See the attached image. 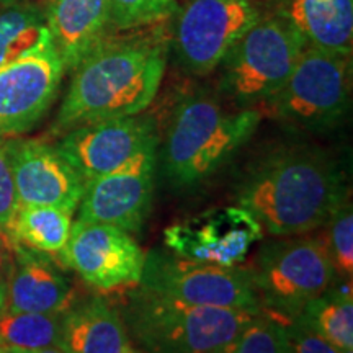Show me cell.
<instances>
[{"mask_svg":"<svg viewBox=\"0 0 353 353\" xmlns=\"http://www.w3.org/2000/svg\"><path fill=\"white\" fill-rule=\"evenodd\" d=\"M234 198L270 236L290 237L325 226L348 198V188L332 154L293 144L280 145L247 167Z\"/></svg>","mask_w":353,"mask_h":353,"instance_id":"obj_1","label":"cell"},{"mask_svg":"<svg viewBox=\"0 0 353 353\" xmlns=\"http://www.w3.org/2000/svg\"><path fill=\"white\" fill-rule=\"evenodd\" d=\"M51 132L143 113L165 72V50L151 37L105 39L76 69Z\"/></svg>","mask_w":353,"mask_h":353,"instance_id":"obj_2","label":"cell"},{"mask_svg":"<svg viewBox=\"0 0 353 353\" xmlns=\"http://www.w3.org/2000/svg\"><path fill=\"white\" fill-rule=\"evenodd\" d=\"M260 108L226 110L216 97L198 92L176 105L162 143V175L172 187L190 188L216 174L257 131Z\"/></svg>","mask_w":353,"mask_h":353,"instance_id":"obj_3","label":"cell"},{"mask_svg":"<svg viewBox=\"0 0 353 353\" xmlns=\"http://www.w3.org/2000/svg\"><path fill=\"white\" fill-rule=\"evenodd\" d=\"M120 316L144 353H218L254 319L239 309L196 306L130 286Z\"/></svg>","mask_w":353,"mask_h":353,"instance_id":"obj_4","label":"cell"},{"mask_svg":"<svg viewBox=\"0 0 353 353\" xmlns=\"http://www.w3.org/2000/svg\"><path fill=\"white\" fill-rule=\"evenodd\" d=\"M350 56L306 46L285 85L260 112L299 131L332 130L350 108Z\"/></svg>","mask_w":353,"mask_h":353,"instance_id":"obj_5","label":"cell"},{"mask_svg":"<svg viewBox=\"0 0 353 353\" xmlns=\"http://www.w3.org/2000/svg\"><path fill=\"white\" fill-rule=\"evenodd\" d=\"M307 44L278 17L259 19L223 63L221 90L241 108H255L285 85Z\"/></svg>","mask_w":353,"mask_h":353,"instance_id":"obj_6","label":"cell"},{"mask_svg":"<svg viewBox=\"0 0 353 353\" xmlns=\"http://www.w3.org/2000/svg\"><path fill=\"white\" fill-rule=\"evenodd\" d=\"M262 311L296 316L306 304L335 283L324 239H276L260 247L247 268Z\"/></svg>","mask_w":353,"mask_h":353,"instance_id":"obj_7","label":"cell"},{"mask_svg":"<svg viewBox=\"0 0 353 353\" xmlns=\"http://www.w3.org/2000/svg\"><path fill=\"white\" fill-rule=\"evenodd\" d=\"M139 285L164 296L196 306H211L260 314L257 294L247 268L221 267L188 260L164 250L144 257Z\"/></svg>","mask_w":353,"mask_h":353,"instance_id":"obj_8","label":"cell"},{"mask_svg":"<svg viewBox=\"0 0 353 353\" xmlns=\"http://www.w3.org/2000/svg\"><path fill=\"white\" fill-rule=\"evenodd\" d=\"M259 19L250 0H187L172 38L176 63L193 76H208Z\"/></svg>","mask_w":353,"mask_h":353,"instance_id":"obj_9","label":"cell"},{"mask_svg":"<svg viewBox=\"0 0 353 353\" xmlns=\"http://www.w3.org/2000/svg\"><path fill=\"white\" fill-rule=\"evenodd\" d=\"M57 148L87 183L157 149L159 134L156 121L139 113L74 128Z\"/></svg>","mask_w":353,"mask_h":353,"instance_id":"obj_10","label":"cell"},{"mask_svg":"<svg viewBox=\"0 0 353 353\" xmlns=\"http://www.w3.org/2000/svg\"><path fill=\"white\" fill-rule=\"evenodd\" d=\"M59 255L85 283L99 290L139 285L145 257L130 232L81 219L72 223Z\"/></svg>","mask_w":353,"mask_h":353,"instance_id":"obj_11","label":"cell"},{"mask_svg":"<svg viewBox=\"0 0 353 353\" xmlns=\"http://www.w3.org/2000/svg\"><path fill=\"white\" fill-rule=\"evenodd\" d=\"M262 236L259 221L237 205L206 210L164 231L172 254L221 267L241 265Z\"/></svg>","mask_w":353,"mask_h":353,"instance_id":"obj_12","label":"cell"},{"mask_svg":"<svg viewBox=\"0 0 353 353\" xmlns=\"http://www.w3.org/2000/svg\"><path fill=\"white\" fill-rule=\"evenodd\" d=\"M64 72L51 37L0 68V138L21 134L41 120L56 99Z\"/></svg>","mask_w":353,"mask_h":353,"instance_id":"obj_13","label":"cell"},{"mask_svg":"<svg viewBox=\"0 0 353 353\" xmlns=\"http://www.w3.org/2000/svg\"><path fill=\"white\" fill-rule=\"evenodd\" d=\"M156 170L157 149H151L131 164L87 182L77 219L138 232L151 213Z\"/></svg>","mask_w":353,"mask_h":353,"instance_id":"obj_14","label":"cell"},{"mask_svg":"<svg viewBox=\"0 0 353 353\" xmlns=\"http://www.w3.org/2000/svg\"><path fill=\"white\" fill-rule=\"evenodd\" d=\"M13 183L20 205L54 206L72 214L85 180L57 145L41 139H7Z\"/></svg>","mask_w":353,"mask_h":353,"instance_id":"obj_15","label":"cell"},{"mask_svg":"<svg viewBox=\"0 0 353 353\" xmlns=\"http://www.w3.org/2000/svg\"><path fill=\"white\" fill-rule=\"evenodd\" d=\"M46 21L52 46L70 72L117 30L108 0H51Z\"/></svg>","mask_w":353,"mask_h":353,"instance_id":"obj_16","label":"cell"},{"mask_svg":"<svg viewBox=\"0 0 353 353\" xmlns=\"http://www.w3.org/2000/svg\"><path fill=\"white\" fill-rule=\"evenodd\" d=\"M46 255L17 242L15 265L7 281V311L54 314L70 306V283Z\"/></svg>","mask_w":353,"mask_h":353,"instance_id":"obj_17","label":"cell"},{"mask_svg":"<svg viewBox=\"0 0 353 353\" xmlns=\"http://www.w3.org/2000/svg\"><path fill=\"white\" fill-rule=\"evenodd\" d=\"M57 348L64 353H136L118 309L100 296L65 309Z\"/></svg>","mask_w":353,"mask_h":353,"instance_id":"obj_18","label":"cell"},{"mask_svg":"<svg viewBox=\"0 0 353 353\" xmlns=\"http://www.w3.org/2000/svg\"><path fill=\"white\" fill-rule=\"evenodd\" d=\"M275 10L307 46L352 56L353 0H275Z\"/></svg>","mask_w":353,"mask_h":353,"instance_id":"obj_19","label":"cell"},{"mask_svg":"<svg viewBox=\"0 0 353 353\" xmlns=\"http://www.w3.org/2000/svg\"><path fill=\"white\" fill-rule=\"evenodd\" d=\"M296 316L335 348L353 350L352 281H343L342 286L334 283L311 299Z\"/></svg>","mask_w":353,"mask_h":353,"instance_id":"obj_20","label":"cell"},{"mask_svg":"<svg viewBox=\"0 0 353 353\" xmlns=\"http://www.w3.org/2000/svg\"><path fill=\"white\" fill-rule=\"evenodd\" d=\"M54 206L20 205L8 231L19 244L43 254H59L69 239L72 218Z\"/></svg>","mask_w":353,"mask_h":353,"instance_id":"obj_21","label":"cell"},{"mask_svg":"<svg viewBox=\"0 0 353 353\" xmlns=\"http://www.w3.org/2000/svg\"><path fill=\"white\" fill-rule=\"evenodd\" d=\"M50 37L46 12L20 2L0 12V68L37 50Z\"/></svg>","mask_w":353,"mask_h":353,"instance_id":"obj_22","label":"cell"},{"mask_svg":"<svg viewBox=\"0 0 353 353\" xmlns=\"http://www.w3.org/2000/svg\"><path fill=\"white\" fill-rule=\"evenodd\" d=\"M63 312H0V347L7 348H46L57 347Z\"/></svg>","mask_w":353,"mask_h":353,"instance_id":"obj_23","label":"cell"},{"mask_svg":"<svg viewBox=\"0 0 353 353\" xmlns=\"http://www.w3.org/2000/svg\"><path fill=\"white\" fill-rule=\"evenodd\" d=\"M325 245L335 275L342 281H352L353 276V208L350 196L334 211L327 223Z\"/></svg>","mask_w":353,"mask_h":353,"instance_id":"obj_24","label":"cell"},{"mask_svg":"<svg viewBox=\"0 0 353 353\" xmlns=\"http://www.w3.org/2000/svg\"><path fill=\"white\" fill-rule=\"evenodd\" d=\"M218 353H286L283 330L270 314L262 311Z\"/></svg>","mask_w":353,"mask_h":353,"instance_id":"obj_25","label":"cell"},{"mask_svg":"<svg viewBox=\"0 0 353 353\" xmlns=\"http://www.w3.org/2000/svg\"><path fill=\"white\" fill-rule=\"evenodd\" d=\"M117 30H130L162 20L175 12L174 0H108Z\"/></svg>","mask_w":353,"mask_h":353,"instance_id":"obj_26","label":"cell"},{"mask_svg":"<svg viewBox=\"0 0 353 353\" xmlns=\"http://www.w3.org/2000/svg\"><path fill=\"white\" fill-rule=\"evenodd\" d=\"M267 314H270L283 330L286 353H341L339 348L316 334L299 316H280L272 312Z\"/></svg>","mask_w":353,"mask_h":353,"instance_id":"obj_27","label":"cell"},{"mask_svg":"<svg viewBox=\"0 0 353 353\" xmlns=\"http://www.w3.org/2000/svg\"><path fill=\"white\" fill-rule=\"evenodd\" d=\"M20 203L13 183L12 167L8 161L7 139L0 138V226L10 229Z\"/></svg>","mask_w":353,"mask_h":353,"instance_id":"obj_28","label":"cell"},{"mask_svg":"<svg viewBox=\"0 0 353 353\" xmlns=\"http://www.w3.org/2000/svg\"><path fill=\"white\" fill-rule=\"evenodd\" d=\"M17 241L13 239L10 231L0 226V281L7 290V281L15 265Z\"/></svg>","mask_w":353,"mask_h":353,"instance_id":"obj_29","label":"cell"},{"mask_svg":"<svg viewBox=\"0 0 353 353\" xmlns=\"http://www.w3.org/2000/svg\"><path fill=\"white\" fill-rule=\"evenodd\" d=\"M0 353H64L57 347H46V348H33V350H25V348H7L0 347Z\"/></svg>","mask_w":353,"mask_h":353,"instance_id":"obj_30","label":"cell"},{"mask_svg":"<svg viewBox=\"0 0 353 353\" xmlns=\"http://www.w3.org/2000/svg\"><path fill=\"white\" fill-rule=\"evenodd\" d=\"M6 299H7V290L3 286L2 281H0V312L6 309Z\"/></svg>","mask_w":353,"mask_h":353,"instance_id":"obj_31","label":"cell"},{"mask_svg":"<svg viewBox=\"0 0 353 353\" xmlns=\"http://www.w3.org/2000/svg\"><path fill=\"white\" fill-rule=\"evenodd\" d=\"M20 2H25V0H0V3H2V6H6V7L13 6V3H20Z\"/></svg>","mask_w":353,"mask_h":353,"instance_id":"obj_32","label":"cell"},{"mask_svg":"<svg viewBox=\"0 0 353 353\" xmlns=\"http://www.w3.org/2000/svg\"><path fill=\"white\" fill-rule=\"evenodd\" d=\"M136 353H144V352H138V350H136Z\"/></svg>","mask_w":353,"mask_h":353,"instance_id":"obj_33","label":"cell"}]
</instances>
